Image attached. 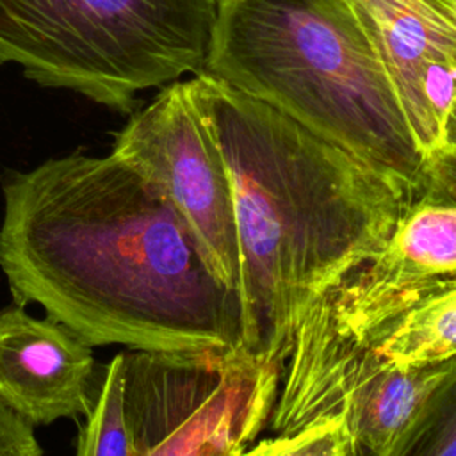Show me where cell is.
Listing matches in <instances>:
<instances>
[{
	"label": "cell",
	"instance_id": "6",
	"mask_svg": "<svg viewBox=\"0 0 456 456\" xmlns=\"http://www.w3.org/2000/svg\"><path fill=\"white\" fill-rule=\"evenodd\" d=\"M456 358V276L413 287L337 321H303L280 367L273 435L333 415L356 383L387 369Z\"/></svg>",
	"mask_w": 456,
	"mask_h": 456
},
{
	"label": "cell",
	"instance_id": "5",
	"mask_svg": "<svg viewBox=\"0 0 456 456\" xmlns=\"http://www.w3.org/2000/svg\"><path fill=\"white\" fill-rule=\"evenodd\" d=\"M123 358L132 456H244L273 411L280 365L242 344Z\"/></svg>",
	"mask_w": 456,
	"mask_h": 456
},
{
	"label": "cell",
	"instance_id": "14",
	"mask_svg": "<svg viewBox=\"0 0 456 456\" xmlns=\"http://www.w3.org/2000/svg\"><path fill=\"white\" fill-rule=\"evenodd\" d=\"M388 456H456V372Z\"/></svg>",
	"mask_w": 456,
	"mask_h": 456
},
{
	"label": "cell",
	"instance_id": "15",
	"mask_svg": "<svg viewBox=\"0 0 456 456\" xmlns=\"http://www.w3.org/2000/svg\"><path fill=\"white\" fill-rule=\"evenodd\" d=\"M440 203L456 207V153L447 150H435L428 157V180L422 194Z\"/></svg>",
	"mask_w": 456,
	"mask_h": 456
},
{
	"label": "cell",
	"instance_id": "12",
	"mask_svg": "<svg viewBox=\"0 0 456 456\" xmlns=\"http://www.w3.org/2000/svg\"><path fill=\"white\" fill-rule=\"evenodd\" d=\"M123 351L96 370L93 408L77 436L75 456H132L123 406Z\"/></svg>",
	"mask_w": 456,
	"mask_h": 456
},
{
	"label": "cell",
	"instance_id": "3",
	"mask_svg": "<svg viewBox=\"0 0 456 456\" xmlns=\"http://www.w3.org/2000/svg\"><path fill=\"white\" fill-rule=\"evenodd\" d=\"M201 73L422 194L428 157L346 0H217Z\"/></svg>",
	"mask_w": 456,
	"mask_h": 456
},
{
	"label": "cell",
	"instance_id": "10",
	"mask_svg": "<svg viewBox=\"0 0 456 456\" xmlns=\"http://www.w3.org/2000/svg\"><path fill=\"white\" fill-rule=\"evenodd\" d=\"M452 276L456 207L417 198L404 208L387 242L321 296L301 322L344 319L392 294Z\"/></svg>",
	"mask_w": 456,
	"mask_h": 456
},
{
	"label": "cell",
	"instance_id": "4",
	"mask_svg": "<svg viewBox=\"0 0 456 456\" xmlns=\"http://www.w3.org/2000/svg\"><path fill=\"white\" fill-rule=\"evenodd\" d=\"M217 0H0V64L132 112L141 91L201 73Z\"/></svg>",
	"mask_w": 456,
	"mask_h": 456
},
{
	"label": "cell",
	"instance_id": "11",
	"mask_svg": "<svg viewBox=\"0 0 456 456\" xmlns=\"http://www.w3.org/2000/svg\"><path fill=\"white\" fill-rule=\"evenodd\" d=\"M456 372V358L379 370L349 388L333 413H344L353 456H388Z\"/></svg>",
	"mask_w": 456,
	"mask_h": 456
},
{
	"label": "cell",
	"instance_id": "1",
	"mask_svg": "<svg viewBox=\"0 0 456 456\" xmlns=\"http://www.w3.org/2000/svg\"><path fill=\"white\" fill-rule=\"evenodd\" d=\"M0 269L87 346L148 353L240 344L239 296L166 196L114 153L73 151L2 178Z\"/></svg>",
	"mask_w": 456,
	"mask_h": 456
},
{
	"label": "cell",
	"instance_id": "17",
	"mask_svg": "<svg viewBox=\"0 0 456 456\" xmlns=\"http://www.w3.org/2000/svg\"><path fill=\"white\" fill-rule=\"evenodd\" d=\"M0 456H28L23 445L0 424Z\"/></svg>",
	"mask_w": 456,
	"mask_h": 456
},
{
	"label": "cell",
	"instance_id": "7",
	"mask_svg": "<svg viewBox=\"0 0 456 456\" xmlns=\"http://www.w3.org/2000/svg\"><path fill=\"white\" fill-rule=\"evenodd\" d=\"M116 157L151 182L192 233L216 278L239 296L233 196L221 148L187 80L171 82L114 135Z\"/></svg>",
	"mask_w": 456,
	"mask_h": 456
},
{
	"label": "cell",
	"instance_id": "13",
	"mask_svg": "<svg viewBox=\"0 0 456 456\" xmlns=\"http://www.w3.org/2000/svg\"><path fill=\"white\" fill-rule=\"evenodd\" d=\"M244 456H353V438L346 415L333 413L296 431L264 438Z\"/></svg>",
	"mask_w": 456,
	"mask_h": 456
},
{
	"label": "cell",
	"instance_id": "16",
	"mask_svg": "<svg viewBox=\"0 0 456 456\" xmlns=\"http://www.w3.org/2000/svg\"><path fill=\"white\" fill-rule=\"evenodd\" d=\"M436 150H447L456 153V96L445 112L440 132V144Z\"/></svg>",
	"mask_w": 456,
	"mask_h": 456
},
{
	"label": "cell",
	"instance_id": "9",
	"mask_svg": "<svg viewBox=\"0 0 456 456\" xmlns=\"http://www.w3.org/2000/svg\"><path fill=\"white\" fill-rule=\"evenodd\" d=\"M96 370L91 346L62 322L16 303L0 310V401L30 426L86 417Z\"/></svg>",
	"mask_w": 456,
	"mask_h": 456
},
{
	"label": "cell",
	"instance_id": "2",
	"mask_svg": "<svg viewBox=\"0 0 456 456\" xmlns=\"http://www.w3.org/2000/svg\"><path fill=\"white\" fill-rule=\"evenodd\" d=\"M187 86L232 183L240 344L281 367L310 306L387 242L415 198L342 146L207 73Z\"/></svg>",
	"mask_w": 456,
	"mask_h": 456
},
{
	"label": "cell",
	"instance_id": "8",
	"mask_svg": "<svg viewBox=\"0 0 456 456\" xmlns=\"http://www.w3.org/2000/svg\"><path fill=\"white\" fill-rule=\"evenodd\" d=\"M429 157L456 96V27L429 0H346Z\"/></svg>",
	"mask_w": 456,
	"mask_h": 456
},
{
	"label": "cell",
	"instance_id": "18",
	"mask_svg": "<svg viewBox=\"0 0 456 456\" xmlns=\"http://www.w3.org/2000/svg\"><path fill=\"white\" fill-rule=\"evenodd\" d=\"M456 27V0H429Z\"/></svg>",
	"mask_w": 456,
	"mask_h": 456
}]
</instances>
